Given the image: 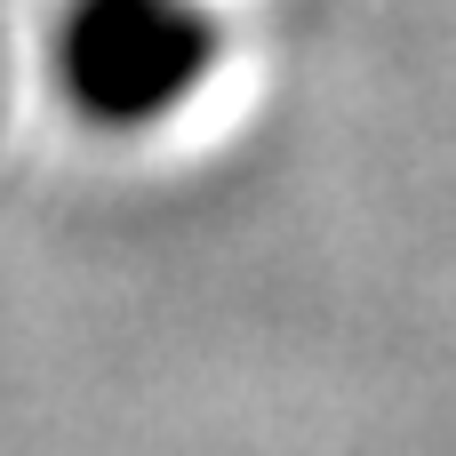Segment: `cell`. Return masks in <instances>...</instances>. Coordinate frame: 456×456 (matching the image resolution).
<instances>
[{
  "instance_id": "obj_1",
  "label": "cell",
  "mask_w": 456,
  "mask_h": 456,
  "mask_svg": "<svg viewBox=\"0 0 456 456\" xmlns=\"http://www.w3.org/2000/svg\"><path fill=\"white\" fill-rule=\"evenodd\" d=\"M224 56V24L200 0H64L56 88L88 128H160Z\"/></svg>"
}]
</instances>
